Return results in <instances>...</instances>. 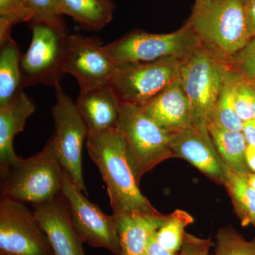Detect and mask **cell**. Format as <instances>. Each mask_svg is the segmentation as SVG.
Listing matches in <instances>:
<instances>
[{
	"mask_svg": "<svg viewBox=\"0 0 255 255\" xmlns=\"http://www.w3.org/2000/svg\"><path fill=\"white\" fill-rule=\"evenodd\" d=\"M86 146L90 158L107 185L114 213H159L140 190L127 141L117 129L88 133Z\"/></svg>",
	"mask_w": 255,
	"mask_h": 255,
	"instance_id": "1",
	"label": "cell"
},
{
	"mask_svg": "<svg viewBox=\"0 0 255 255\" xmlns=\"http://www.w3.org/2000/svg\"><path fill=\"white\" fill-rule=\"evenodd\" d=\"M1 196L33 205L47 202L62 192L64 170L53 137L36 155L18 157L0 167Z\"/></svg>",
	"mask_w": 255,
	"mask_h": 255,
	"instance_id": "2",
	"label": "cell"
},
{
	"mask_svg": "<svg viewBox=\"0 0 255 255\" xmlns=\"http://www.w3.org/2000/svg\"><path fill=\"white\" fill-rule=\"evenodd\" d=\"M186 23L203 46L228 61L252 39L243 0L195 2Z\"/></svg>",
	"mask_w": 255,
	"mask_h": 255,
	"instance_id": "3",
	"label": "cell"
},
{
	"mask_svg": "<svg viewBox=\"0 0 255 255\" xmlns=\"http://www.w3.org/2000/svg\"><path fill=\"white\" fill-rule=\"evenodd\" d=\"M228 68V60L202 45L182 64L179 80L190 103L192 126L201 131L209 132L208 126Z\"/></svg>",
	"mask_w": 255,
	"mask_h": 255,
	"instance_id": "4",
	"label": "cell"
},
{
	"mask_svg": "<svg viewBox=\"0 0 255 255\" xmlns=\"http://www.w3.org/2000/svg\"><path fill=\"white\" fill-rule=\"evenodd\" d=\"M201 46L192 28L185 23L177 31L151 33L135 30L105 45L117 65L175 59L184 62Z\"/></svg>",
	"mask_w": 255,
	"mask_h": 255,
	"instance_id": "5",
	"label": "cell"
},
{
	"mask_svg": "<svg viewBox=\"0 0 255 255\" xmlns=\"http://www.w3.org/2000/svg\"><path fill=\"white\" fill-rule=\"evenodd\" d=\"M117 129L127 141L130 162L138 183L156 166L173 158L171 134L147 117L141 107L121 103Z\"/></svg>",
	"mask_w": 255,
	"mask_h": 255,
	"instance_id": "6",
	"label": "cell"
},
{
	"mask_svg": "<svg viewBox=\"0 0 255 255\" xmlns=\"http://www.w3.org/2000/svg\"><path fill=\"white\" fill-rule=\"evenodd\" d=\"M31 41L21 57L22 87L43 85L61 86L65 70L69 33L67 26L55 27L46 23H30Z\"/></svg>",
	"mask_w": 255,
	"mask_h": 255,
	"instance_id": "7",
	"label": "cell"
},
{
	"mask_svg": "<svg viewBox=\"0 0 255 255\" xmlns=\"http://www.w3.org/2000/svg\"><path fill=\"white\" fill-rule=\"evenodd\" d=\"M182 63L167 59L117 65L109 85L120 103L142 107L179 78Z\"/></svg>",
	"mask_w": 255,
	"mask_h": 255,
	"instance_id": "8",
	"label": "cell"
},
{
	"mask_svg": "<svg viewBox=\"0 0 255 255\" xmlns=\"http://www.w3.org/2000/svg\"><path fill=\"white\" fill-rule=\"evenodd\" d=\"M56 102L52 107L54 121L53 137L62 168L72 182L87 194L82 168V151L88 136V128L79 113L71 97L63 92L61 86L56 87Z\"/></svg>",
	"mask_w": 255,
	"mask_h": 255,
	"instance_id": "9",
	"label": "cell"
},
{
	"mask_svg": "<svg viewBox=\"0 0 255 255\" xmlns=\"http://www.w3.org/2000/svg\"><path fill=\"white\" fill-rule=\"evenodd\" d=\"M0 255H54L34 211L24 203L1 196Z\"/></svg>",
	"mask_w": 255,
	"mask_h": 255,
	"instance_id": "10",
	"label": "cell"
},
{
	"mask_svg": "<svg viewBox=\"0 0 255 255\" xmlns=\"http://www.w3.org/2000/svg\"><path fill=\"white\" fill-rule=\"evenodd\" d=\"M62 194L74 228L83 243L121 255L117 221L89 200L64 172Z\"/></svg>",
	"mask_w": 255,
	"mask_h": 255,
	"instance_id": "11",
	"label": "cell"
},
{
	"mask_svg": "<svg viewBox=\"0 0 255 255\" xmlns=\"http://www.w3.org/2000/svg\"><path fill=\"white\" fill-rule=\"evenodd\" d=\"M116 69L100 38L69 35L64 70L76 79L80 89L109 85Z\"/></svg>",
	"mask_w": 255,
	"mask_h": 255,
	"instance_id": "12",
	"label": "cell"
},
{
	"mask_svg": "<svg viewBox=\"0 0 255 255\" xmlns=\"http://www.w3.org/2000/svg\"><path fill=\"white\" fill-rule=\"evenodd\" d=\"M174 157L187 161L214 182L223 185L226 165L215 147L209 132L191 127L171 134Z\"/></svg>",
	"mask_w": 255,
	"mask_h": 255,
	"instance_id": "13",
	"label": "cell"
},
{
	"mask_svg": "<svg viewBox=\"0 0 255 255\" xmlns=\"http://www.w3.org/2000/svg\"><path fill=\"white\" fill-rule=\"evenodd\" d=\"M33 206L54 255H86L83 242L73 227L62 192L52 200Z\"/></svg>",
	"mask_w": 255,
	"mask_h": 255,
	"instance_id": "14",
	"label": "cell"
},
{
	"mask_svg": "<svg viewBox=\"0 0 255 255\" xmlns=\"http://www.w3.org/2000/svg\"><path fill=\"white\" fill-rule=\"evenodd\" d=\"M75 106L88 128V133L117 129L121 103L110 85L80 89Z\"/></svg>",
	"mask_w": 255,
	"mask_h": 255,
	"instance_id": "15",
	"label": "cell"
},
{
	"mask_svg": "<svg viewBox=\"0 0 255 255\" xmlns=\"http://www.w3.org/2000/svg\"><path fill=\"white\" fill-rule=\"evenodd\" d=\"M141 108L147 117L169 133L192 126L190 103L179 78Z\"/></svg>",
	"mask_w": 255,
	"mask_h": 255,
	"instance_id": "16",
	"label": "cell"
},
{
	"mask_svg": "<svg viewBox=\"0 0 255 255\" xmlns=\"http://www.w3.org/2000/svg\"><path fill=\"white\" fill-rule=\"evenodd\" d=\"M118 228L121 255H146L152 235L163 223L167 215L140 211L114 213Z\"/></svg>",
	"mask_w": 255,
	"mask_h": 255,
	"instance_id": "17",
	"label": "cell"
},
{
	"mask_svg": "<svg viewBox=\"0 0 255 255\" xmlns=\"http://www.w3.org/2000/svg\"><path fill=\"white\" fill-rule=\"evenodd\" d=\"M36 108L34 102L23 91L8 105L0 107V167L17 157L13 144L14 137L23 131Z\"/></svg>",
	"mask_w": 255,
	"mask_h": 255,
	"instance_id": "18",
	"label": "cell"
},
{
	"mask_svg": "<svg viewBox=\"0 0 255 255\" xmlns=\"http://www.w3.org/2000/svg\"><path fill=\"white\" fill-rule=\"evenodd\" d=\"M62 15L74 18L85 31H100L113 19V0H58Z\"/></svg>",
	"mask_w": 255,
	"mask_h": 255,
	"instance_id": "19",
	"label": "cell"
},
{
	"mask_svg": "<svg viewBox=\"0 0 255 255\" xmlns=\"http://www.w3.org/2000/svg\"><path fill=\"white\" fill-rule=\"evenodd\" d=\"M19 47L12 38L0 43V107L23 91Z\"/></svg>",
	"mask_w": 255,
	"mask_h": 255,
	"instance_id": "20",
	"label": "cell"
},
{
	"mask_svg": "<svg viewBox=\"0 0 255 255\" xmlns=\"http://www.w3.org/2000/svg\"><path fill=\"white\" fill-rule=\"evenodd\" d=\"M208 129L223 163L242 175L251 173L246 159L248 143L242 131L227 130L210 122Z\"/></svg>",
	"mask_w": 255,
	"mask_h": 255,
	"instance_id": "21",
	"label": "cell"
},
{
	"mask_svg": "<svg viewBox=\"0 0 255 255\" xmlns=\"http://www.w3.org/2000/svg\"><path fill=\"white\" fill-rule=\"evenodd\" d=\"M223 187L231 198L235 213L243 227L255 226V190L248 180V176L233 172L226 166Z\"/></svg>",
	"mask_w": 255,
	"mask_h": 255,
	"instance_id": "22",
	"label": "cell"
},
{
	"mask_svg": "<svg viewBox=\"0 0 255 255\" xmlns=\"http://www.w3.org/2000/svg\"><path fill=\"white\" fill-rule=\"evenodd\" d=\"M224 80L229 87L233 106L240 119L243 122L255 119V85L230 65Z\"/></svg>",
	"mask_w": 255,
	"mask_h": 255,
	"instance_id": "23",
	"label": "cell"
},
{
	"mask_svg": "<svg viewBox=\"0 0 255 255\" xmlns=\"http://www.w3.org/2000/svg\"><path fill=\"white\" fill-rule=\"evenodd\" d=\"M194 222V218L187 211L176 209L167 215L163 223L156 231V239L166 249L177 254L187 233L186 228Z\"/></svg>",
	"mask_w": 255,
	"mask_h": 255,
	"instance_id": "24",
	"label": "cell"
},
{
	"mask_svg": "<svg viewBox=\"0 0 255 255\" xmlns=\"http://www.w3.org/2000/svg\"><path fill=\"white\" fill-rule=\"evenodd\" d=\"M211 255H255V237L247 241L233 226L219 228Z\"/></svg>",
	"mask_w": 255,
	"mask_h": 255,
	"instance_id": "25",
	"label": "cell"
},
{
	"mask_svg": "<svg viewBox=\"0 0 255 255\" xmlns=\"http://www.w3.org/2000/svg\"><path fill=\"white\" fill-rule=\"evenodd\" d=\"M33 17L26 0H0V43L11 38L15 25L29 23Z\"/></svg>",
	"mask_w": 255,
	"mask_h": 255,
	"instance_id": "26",
	"label": "cell"
},
{
	"mask_svg": "<svg viewBox=\"0 0 255 255\" xmlns=\"http://www.w3.org/2000/svg\"><path fill=\"white\" fill-rule=\"evenodd\" d=\"M211 122L227 130H243L244 122L240 119L235 110L231 92L225 80L219 99L215 105Z\"/></svg>",
	"mask_w": 255,
	"mask_h": 255,
	"instance_id": "27",
	"label": "cell"
},
{
	"mask_svg": "<svg viewBox=\"0 0 255 255\" xmlns=\"http://www.w3.org/2000/svg\"><path fill=\"white\" fill-rule=\"evenodd\" d=\"M33 12V17L29 23H43L55 26H66L60 11L58 0H26Z\"/></svg>",
	"mask_w": 255,
	"mask_h": 255,
	"instance_id": "28",
	"label": "cell"
},
{
	"mask_svg": "<svg viewBox=\"0 0 255 255\" xmlns=\"http://www.w3.org/2000/svg\"><path fill=\"white\" fill-rule=\"evenodd\" d=\"M229 65L255 86V36L243 50L230 59Z\"/></svg>",
	"mask_w": 255,
	"mask_h": 255,
	"instance_id": "29",
	"label": "cell"
},
{
	"mask_svg": "<svg viewBox=\"0 0 255 255\" xmlns=\"http://www.w3.org/2000/svg\"><path fill=\"white\" fill-rule=\"evenodd\" d=\"M211 238H201L186 233L180 251L177 255H204L209 252Z\"/></svg>",
	"mask_w": 255,
	"mask_h": 255,
	"instance_id": "30",
	"label": "cell"
},
{
	"mask_svg": "<svg viewBox=\"0 0 255 255\" xmlns=\"http://www.w3.org/2000/svg\"><path fill=\"white\" fill-rule=\"evenodd\" d=\"M155 233L151 236L147 245L146 255H177L159 244L155 237Z\"/></svg>",
	"mask_w": 255,
	"mask_h": 255,
	"instance_id": "31",
	"label": "cell"
},
{
	"mask_svg": "<svg viewBox=\"0 0 255 255\" xmlns=\"http://www.w3.org/2000/svg\"><path fill=\"white\" fill-rule=\"evenodd\" d=\"M244 5L248 29L253 38L255 36V0H245Z\"/></svg>",
	"mask_w": 255,
	"mask_h": 255,
	"instance_id": "32",
	"label": "cell"
},
{
	"mask_svg": "<svg viewBox=\"0 0 255 255\" xmlns=\"http://www.w3.org/2000/svg\"><path fill=\"white\" fill-rule=\"evenodd\" d=\"M242 132L248 145L255 146V118L244 122Z\"/></svg>",
	"mask_w": 255,
	"mask_h": 255,
	"instance_id": "33",
	"label": "cell"
},
{
	"mask_svg": "<svg viewBox=\"0 0 255 255\" xmlns=\"http://www.w3.org/2000/svg\"><path fill=\"white\" fill-rule=\"evenodd\" d=\"M246 159L248 168L251 172L255 174V146H247Z\"/></svg>",
	"mask_w": 255,
	"mask_h": 255,
	"instance_id": "34",
	"label": "cell"
},
{
	"mask_svg": "<svg viewBox=\"0 0 255 255\" xmlns=\"http://www.w3.org/2000/svg\"><path fill=\"white\" fill-rule=\"evenodd\" d=\"M248 180L249 184H251V187L255 190V174L251 172L248 175Z\"/></svg>",
	"mask_w": 255,
	"mask_h": 255,
	"instance_id": "35",
	"label": "cell"
},
{
	"mask_svg": "<svg viewBox=\"0 0 255 255\" xmlns=\"http://www.w3.org/2000/svg\"><path fill=\"white\" fill-rule=\"evenodd\" d=\"M204 1H206V0H195V2H201Z\"/></svg>",
	"mask_w": 255,
	"mask_h": 255,
	"instance_id": "36",
	"label": "cell"
},
{
	"mask_svg": "<svg viewBox=\"0 0 255 255\" xmlns=\"http://www.w3.org/2000/svg\"><path fill=\"white\" fill-rule=\"evenodd\" d=\"M204 255H210L209 252H207V253H206L205 254H204Z\"/></svg>",
	"mask_w": 255,
	"mask_h": 255,
	"instance_id": "37",
	"label": "cell"
},
{
	"mask_svg": "<svg viewBox=\"0 0 255 255\" xmlns=\"http://www.w3.org/2000/svg\"><path fill=\"white\" fill-rule=\"evenodd\" d=\"M243 1H244V2H245V0H243Z\"/></svg>",
	"mask_w": 255,
	"mask_h": 255,
	"instance_id": "38",
	"label": "cell"
},
{
	"mask_svg": "<svg viewBox=\"0 0 255 255\" xmlns=\"http://www.w3.org/2000/svg\"></svg>",
	"mask_w": 255,
	"mask_h": 255,
	"instance_id": "39",
	"label": "cell"
}]
</instances>
